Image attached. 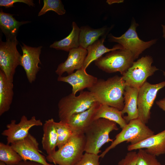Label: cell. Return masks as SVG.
Returning <instances> with one entry per match:
<instances>
[{
    "mask_svg": "<svg viewBox=\"0 0 165 165\" xmlns=\"http://www.w3.org/2000/svg\"><path fill=\"white\" fill-rule=\"evenodd\" d=\"M80 32V28L75 22H73L72 29L69 35L64 38L54 42L50 46V48L69 52L79 47Z\"/></svg>",
    "mask_w": 165,
    "mask_h": 165,
    "instance_id": "cell-23",
    "label": "cell"
},
{
    "mask_svg": "<svg viewBox=\"0 0 165 165\" xmlns=\"http://www.w3.org/2000/svg\"><path fill=\"white\" fill-rule=\"evenodd\" d=\"M100 155L85 152L74 165H100Z\"/></svg>",
    "mask_w": 165,
    "mask_h": 165,
    "instance_id": "cell-30",
    "label": "cell"
},
{
    "mask_svg": "<svg viewBox=\"0 0 165 165\" xmlns=\"http://www.w3.org/2000/svg\"><path fill=\"white\" fill-rule=\"evenodd\" d=\"M139 89L126 86L123 94L124 105L121 111L123 117L127 123L131 120L138 118V98Z\"/></svg>",
    "mask_w": 165,
    "mask_h": 165,
    "instance_id": "cell-18",
    "label": "cell"
},
{
    "mask_svg": "<svg viewBox=\"0 0 165 165\" xmlns=\"http://www.w3.org/2000/svg\"><path fill=\"white\" fill-rule=\"evenodd\" d=\"M153 61L152 57L149 55L142 57L134 61L132 66L122 76L126 86L139 89L147 78L158 70L156 66L152 65Z\"/></svg>",
    "mask_w": 165,
    "mask_h": 165,
    "instance_id": "cell-7",
    "label": "cell"
},
{
    "mask_svg": "<svg viewBox=\"0 0 165 165\" xmlns=\"http://www.w3.org/2000/svg\"><path fill=\"white\" fill-rule=\"evenodd\" d=\"M55 122L53 119L51 118L46 120L43 126V133L42 144L43 149L48 155L53 154L56 151L57 135Z\"/></svg>",
    "mask_w": 165,
    "mask_h": 165,
    "instance_id": "cell-20",
    "label": "cell"
},
{
    "mask_svg": "<svg viewBox=\"0 0 165 165\" xmlns=\"http://www.w3.org/2000/svg\"><path fill=\"white\" fill-rule=\"evenodd\" d=\"M121 111L108 105L100 104L96 112L94 120L104 118L113 121L118 124L122 129L127 123L123 116Z\"/></svg>",
    "mask_w": 165,
    "mask_h": 165,
    "instance_id": "cell-24",
    "label": "cell"
},
{
    "mask_svg": "<svg viewBox=\"0 0 165 165\" xmlns=\"http://www.w3.org/2000/svg\"><path fill=\"white\" fill-rule=\"evenodd\" d=\"M43 125L40 119H37L35 116H32L28 119L25 115L21 117L19 123H16V120H11L6 125L7 129L3 131L2 135L6 137L7 144L22 140L25 138L29 134V130L35 126Z\"/></svg>",
    "mask_w": 165,
    "mask_h": 165,
    "instance_id": "cell-12",
    "label": "cell"
},
{
    "mask_svg": "<svg viewBox=\"0 0 165 165\" xmlns=\"http://www.w3.org/2000/svg\"><path fill=\"white\" fill-rule=\"evenodd\" d=\"M13 82L8 80L0 70V116L9 110L13 99Z\"/></svg>",
    "mask_w": 165,
    "mask_h": 165,
    "instance_id": "cell-21",
    "label": "cell"
},
{
    "mask_svg": "<svg viewBox=\"0 0 165 165\" xmlns=\"http://www.w3.org/2000/svg\"><path fill=\"white\" fill-rule=\"evenodd\" d=\"M0 165H7L2 161H0Z\"/></svg>",
    "mask_w": 165,
    "mask_h": 165,
    "instance_id": "cell-37",
    "label": "cell"
},
{
    "mask_svg": "<svg viewBox=\"0 0 165 165\" xmlns=\"http://www.w3.org/2000/svg\"><path fill=\"white\" fill-rule=\"evenodd\" d=\"M43 3V7L38 13V16L50 10L54 11L59 15H63L65 13L64 6L60 0H44Z\"/></svg>",
    "mask_w": 165,
    "mask_h": 165,
    "instance_id": "cell-28",
    "label": "cell"
},
{
    "mask_svg": "<svg viewBox=\"0 0 165 165\" xmlns=\"http://www.w3.org/2000/svg\"><path fill=\"white\" fill-rule=\"evenodd\" d=\"M165 165V164H164V165Z\"/></svg>",
    "mask_w": 165,
    "mask_h": 165,
    "instance_id": "cell-39",
    "label": "cell"
},
{
    "mask_svg": "<svg viewBox=\"0 0 165 165\" xmlns=\"http://www.w3.org/2000/svg\"><path fill=\"white\" fill-rule=\"evenodd\" d=\"M137 154V165H162L156 156L147 152L144 149H138Z\"/></svg>",
    "mask_w": 165,
    "mask_h": 165,
    "instance_id": "cell-29",
    "label": "cell"
},
{
    "mask_svg": "<svg viewBox=\"0 0 165 165\" xmlns=\"http://www.w3.org/2000/svg\"><path fill=\"white\" fill-rule=\"evenodd\" d=\"M139 24L133 18L130 25L125 32L119 37H116L111 34L108 35V40L111 42L118 43L123 48L129 50L132 53L134 60L146 49L156 42V39L145 42L138 37L136 32Z\"/></svg>",
    "mask_w": 165,
    "mask_h": 165,
    "instance_id": "cell-8",
    "label": "cell"
},
{
    "mask_svg": "<svg viewBox=\"0 0 165 165\" xmlns=\"http://www.w3.org/2000/svg\"><path fill=\"white\" fill-rule=\"evenodd\" d=\"M107 35L102 37L101 38L89 46L86 49L87 54L82 67L84 70H86L91 63L102 56L105 53L123 48L121 45L119 44L115 45L111 49L105 47L104 42Z\"/></svg>",
    "mask_w": 165,
    "mask_h": 165,
    "instance_id": "cell-19",
    "label": "cell"
},
{
    "mask_svg": "<svg viewBox=\"0 0 165 165\" xmlns=\"http://www.w3.org/2000/svg\"><path fill=\"white\" fill-rule=\"evenodd\" d=\"M16 2H22L29 6H34L35 5L33 1L32 0H0V6L6 8L14 6L13 4Z\"/></svg>",
    "mask_w": 165,
    "mask_h": 165,
    "instance_id": "cell-32",
    "label": "cell"
},
{
    "mask_svg": "<svg viewBox=\"0 0 165 165\" xmlns=\"http://www.w3.org/2000/svg\"><path fill=\"white\" fill-rule=\"evenodd\" d=\"M163 75L165 77V72L163 71Z\"/></svg>",
    "mask_w": 165,
    "mask_h": 165,
    "instance_id": "cell-38",
    "label": "cell"
},
{
    "mask_svg": "<svg viewBox=\"0 0 165 165\" xmlns=\"http://www.w3.org/2000/svg\"><path fill=\"white\" fill-rule=\"evenodd\" d=\"M95 102L89 91H81L77 96L71 93L63 97L58 104L60 121L68 123L71 116L89 109Z\"/></svg>",
    "mask_w": 165,
    "mask_h": 165,
    "instance_id": "cell-5",
    "label": "cell"
},
{
    "mask_svg": "<svg viewBox=\"0 0 165 165\" xmlns=\"http://www.w3.org/2000/svg\"><path fill=\"white\" fill-rule=\"evenodd\" d=\"M117 124L104 118L94 120L84 130L85 138V152L98 155L101 148L105 143L112 142L109 134L113 130H118Z\"/></svg>",
    "mask_w": 165,
    "mask_h": 165,
    "instance_id": "cell-2",
    "label": "cell"
},
{
    "mask_svg": "<svg viewBox=\"0 0 165 165\" xmlns=\"http://www.w3.org/2000/svg\"><path fill=\"white\" fill-rule=\"evenodd\" d=\"M137 154L134 151H129L124 158L118 162L117 165H137Z\"/></svg>",
    "mask_w": 165,
    "mask_h": 165,
    "instance_id": "cell-31",
    "label": "cell"
},
{
    "mask_svg": "<svg viewBox=\"0 0 165 165\" xmlns=\"http://www.w3.org/2000/svg\"><path fill=\"white\" fill-rule=\"evenodd\" d=\"M98 80L96 77L88 74L83 68L67 76H58L57 79L58 81L70 84L72 87V93L74 95L78 91L92 87Z\"/></svg>",
    "mask_w": 165,
    "mask_h": 165,
    "instance_id": "cell-14",
    "label": "cell"
},
{
    "mask_svg": "<svg viewBox=\"0 0 165 165\" xmlns=\"http://www.w3.org/2000/svg\"><path fill=\"white\" fill-rule=\"evenodd\" d=\"M108 4H112L113 3H114L115 2H122V0H107L106 2Z\"/></svg>",
    "mask_w": 165,
    "mask_h": 165,
    "instance_id": "cell-35",
    "label": "cell"
},
{
    "mask_svg": "<svg viewBox=\"0 0 165 165\" xmlns=\"http://www.w3.org/2000/svg\"><path fill=\"white\" fill-rule=\"evenodd\" d=\"M154 134V132L138 118L132 119L116 135L111 145L100 155V157L103 158L109 151L123 142L134 145Z\"/></svg>",
    "mask_w": 165,
    "mask_h": 165,
    "instance_id": "cell-4",
    "label": "cell"
},
{
    "mask_svg": "<svg viewBox=\"0 0 165 165\" xmlns=\"http://www.w3.org/2000/svg\"><path fill=\"white\" fill-rule=\"evenodd\" d=\"M13 148L21 157L23 160H30L44 165H54L48 163L40 152L39 143L36 139L29 133L24 139L11 144Z\"/></svg>",
    "mask_w": 165,
    "mask_h": 165,
    "instance_id": "cell-11",
    "label": "cell"
},
{
    "mask_svg": "<svg viewBox=\"0 0 165 165\" xmlns=\"http://www.w3.org/2000/svg\"><path fill=\"white\" fill-rule=\"evenodd\" d=\"M85 138L83 133H75L64 145L50 155L47 161L58 165H74L81 158L84 151Z\"/></svg>",
    "mask_w": 165,
    "mask_h": 165,
    "instance_id": "cell-3",
    "label": "cell"
},
{
    "mask_svg": "<svg viewBox=\"0 0 165 165\" xmlns=\"http://www.w3.org/2000/svg\"><path fill=\"white\" fill-rule=\"evenodd\" d=\"M126 86L122 76L115 75L106 80L98 79L88 89L95 101L122 111L124 105L123 94Z\"/></svg>",
    "mask_w": 165,
    "mask_h": 165,
    "instance_id": "cell-1",
    "label": "cell"
},
{
    "mask_svg": "<svg viewBox=\"0 0 165 165\" xmlns=\"http://www.w3.org/2000/svg\"><path fill=\"white\" fill-rule=\"evenodd\" d=\"M29 21H19L13 17V15L0 12V28L6 38L16 36L19 27L22 25L30 22Z\"/></svg>",
    "mask_w": 165,
    "mask_h": 165,
    "instance_id": "cell-25",
    "label": "cell"
},
{
    "mask_svg": "<svg viewBox=\"0 0 165 165\" xmlns=\"http://www.w3.org/2000/svg\"><path fill=\"white\" fill-rule=\"evenodd\" d=\"M20 45L23 54L21 55L20 65L24 68L28 81L32 83L36 79V75L40 68L39 59L42 46L32 47L22 43Z\"/></svg>",
    "mask_w": 165,
    "mask_h": 165,
    "instance_id": "cell-13",
    "label": "cell"
},
{
    "mask_svg": "<svg viewBox=\"0 0 165 165\" xmlns=\"http://www.w3.org/2000/svg\"><path fill=\"white\" fill-rule=\"evenodd\" d=\"M18 43L16 36L7 37L6 42L0 40V70L8 80L13 82L16 69L20 65L21 55L16 48Z\"/></svg>",
    "mask_w": 165,
    "mask_h": 165,
    "instance_id": "cell-9",
    "label": "cell"
},
{
    "mask_svg": "<svg viewBox=\"0 0 165 165\" xmlns=\"http://www.w3.org/2000/svg\"><path fill=\"white\" fill-rule=\"evenodd\" d=\"M162 26L163 28V37L164 39H165V24L164 25L162 24Z\"/></svg>",
    "mask_w": 165,
    "mask_h": 165,
    "instance_id": "cell-36",
    "label": "cell"
},
{
    "mask_svg": "<svg viewBox=\"0 0 165 165\" xmlns=\"http://www.w3.org/2000/svg\"><path fill=\"white\" fill-rule=\"evenodd\" d=\"M109 31L105 27L97 29H93L88 26L81 27L80 28L79 47L86 50L100 37L107 35Z\"/></svg>",
    "mask_w": 165,
    "mask_h": 165,
    "instance_id": "cell-22",
    "label": "cell"
},
{
    "mask_svg": "<svg viewBox=\"0 0 165 165\" xmlns=\"http://www.w3.org/2000/svg\"><path fill=\"white\" fill-rule=\"evenodd\" d=\"M23 160L11 145L0 143V161L7 165H17Z\"/></svg>",
    "mask_w": 165,
    "mask_h": 165,
    "instance_id": "cell-26",
    "label": "cell"
},
{
    "mask_svg": "<svg viewBox=\"0 0 165 165\" xmlns=\"http://www.w3.org/2000/svg\"><path fill=\"white\" fill-rule=\"evenodd\" d=\"M165 86V81L152 84L146 81L139 89L138 107V118L144 123H147L150 118V110L158 92Z\"/></svg>",
    "mask_w": 165,
    "mask_h": 165,
    "instance_id": "cell-10",
    "label": "cell"
},
{
    "mask_svg": "<svg viewBox=\"0 0 165 165\" xmlns=\"http://www.w3.org/2000/svg\"><path fill=\"white\" fill-rule=\"evenodd\" d=\"M141 149L156 156L165 154V129L136 144H130L127 147L129 151Z\"/></svg>",
    "mask_w": 165,
    "mask_h": 165,
    "instance_id": "cell-15",
    "label": "cell"
},
{
    "mask_svg": "<svg viewBox=\"0 0 165 165\" xmlns=\"http://www.w3.org/2000/svg\"><path fill=\"white\" fill-rule=\"evenodd\" d=\"M156 103L160 108L165 112V98L156 101Z\"/></svg>",
    "mask_w": 165,
    "mask_h": 165,
    "instance_id": "cell-34",
    "label": "cell"
},
{
    "mask_svg": "<svg viewBox=\"0 0 165 165\" xmlns=\"http://www.w3.org/2000/svg\"><path fill=\"white\" fill-rule=\"evenodd\" d=\"M133 54L123 48L107 53L94 61L100 69L107 73L119 72L123 75L132 66L134 61Z\"/></svg>",
    "mask_w": 165,
    "mask_h": 165,
    "instance_id": "cell-6",
    "label": "cell"
},
{
    "mask_svg": "<svg viewBox=\"0 0 165 165\" xmlns=\"http://www.w3.org/2000/svg\"><path fill=\"white\" fill-rule=\"evenodd\" d=\"M17 165H44L40 163L30 160H22Z\"/></svg>",
    "mask_w": 165,
    "mask_h": 165,
    "instance_id": "cell-33",
    "label": "cell"
},
{
    "mask_svg": "<svg viewBox=\"0 0 165 165\" xmlns=\"http://www.w3.org/2000/svg\"><path fill=\"white\" fill-rule=\"evenodd\" d=\"M57 135V147L58 149L66 144L75 132L67 123L61 121L55 122Z\"/></svg>",
    "mask_w": 165,
    "mask_h": 165,
    "instance_id": "cell-27",
    "label": "cell"
},
{
    "mask_svg": "<svg viewBox=\"0 0 165 165\" xmlns=\"http://www.w3.org/2000/svg\"><path fill=\"white\" fill-rule=\"evenodd\" d=\"M87 54V50L80 47L70 50L67 59L58 65L56 73L60 76L65 72L68 75L73 73L75 70L82 68Z\"/></svg>",
    "mask_w": 165,
    "mask_h": 165,
    "instance_id": "cell-16",
    "label": "cell"
},
{
    "mask_svg": "<svg viewBox=\"0 0 165 165\" xmlns=\"http://www.w3.org/2000/svg\"><path fill=\"white\" fill-rule=\"evenodd\" d=\"M100 104L95 102L89 109L71 116L67 123L75 132L83 133L85 129L94 120L96 112Z\"/></svg>",
    "mask_w": 165,
    "mask_h": 165,
    "instance_id": "cell-17",
    "label": "cell"
}]
</instances>
